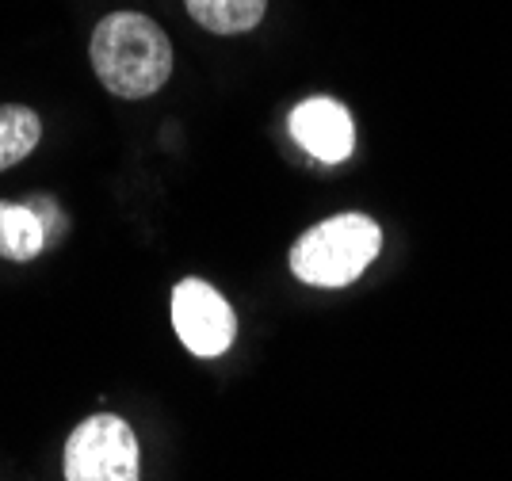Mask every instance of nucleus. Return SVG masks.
<instances>
[{"mask_svg": "<svg viewBox=\"0 0 512 481\" xmlns=\"http://www.w3.org/2000/svg\"><path fill=\"white\" fill-rule=\"evenodd\" d=\"M138 436L123 417L96 413L65 440V481H138Z\"/></svg>", "mask_w": 512, "mask_h": 481, "instance_id": "obj_3", "label": "nucleus"}, {"mask_svg": "<svg viewBox=\"0 0 512 481\" xmlns=\"http://www.w3.org/2000/svg\"><path fill=\"white\" fill-rule=\"evenodd\" d=\"M291 138L299 142L310 157H318L325 165H337L344 161L352 146H356V126L348 107H341L329 96H314V100H302L291 111Z\"/></svg>", "mask_w": 512, "mask_h": 481, "instance_id": "obj_5", "label": "nucleus"}, {"mask_svg": "<svg viewBox=\"0 0 512 481\" xmlns=\"http://www.w3.org/2000/svg\"><path fill=\"white\" fill-rule=\"evenodd\" d=\"M31 207H35V214H39V222H43L46 233H50V241H54V237H58V233L65 230L62 210L54 207V199H31Z\"/></svg>", "mask_w": 512, "mask_h": 481, "instance_id": "obj_9", "label": "nucleus"}, {"mask_svg": "<svg viewBox=\"0 0 512 481\" xmlns=\"http://www.w3.org/2000/svg\"><path fill=\"white\" fill-rule=\"evenodd\" d=\"M172 329L192 356H222L237 336V317L230 302L203 279H184L172 291Z\"/></svg>", "mask_w": 512, "mask_h": 481, "instance_id": "obj_4", "label": "nucleus"}, {"mask_svg": "<svg viewBox=\"0 0 512 481\" xmlns=\"http://www.w3.org/2000/svg\"><path fill=\"white\" fill-rule=\"evenodd\" d=\"M43 138V119L23 104L0 107V172L20 165L23 157H31V149Z\"/></svg>", "mask_w": 512, "mask_h": 481, "instance_id": "obj_8", "label": "nucleus"}, {"mask_svg": "<svg viewBox=\"0 0 512 481\" xmlns=\"http://www.w3.org/2000/svg\"><path fill=\"white\" fill-rule=\"evenodd\" d=\"M50 245V233L31 203H0V260L27 264Z\"/></svg>", "mask_w": 512, "mask_h": 481, "instance_id": "obj_6", "label": "nucleus"}, {"mask_svg": "<svg viewBox=\"0 0 512 481\" xmlns=\"http://www.w3.org/2000/svg\"><path fill=\"white\" fill-rule=\"evenodd\" d=\"M268 0H188L195 23H203L214 35H245L264 20Z\"/></svg>", "mask_w": 512, "mask_h": 481, "instance_id": "obj_7", "label": "nucleus"}, {"mask_svg": "<svg viewBox=\"0 0 512 481\" xmlns=\"http://www.w3.org/2000/svg\"><path fill=\"white\" fill-rule=\"evenodd\" d=\"M383 249V230L367 214H333L291 249V272L310 287H348Z\"/></svg>", "mask_w": 512, "mask_h": 481, "instance_id": "obj_2", "label": "nucleus"}, {"mask_svg": "<svg viewBox=\"0 0 512 481\" xmlns=\"http://www.w3.org/2000/svg\"><path fill=\"white\" fill-rule=\"evenodd\" d=\"M92 69L111 96L146 100L172 73L169 35L142 12H111L92 31Z\"/></svg>", "mask_w": 512, "mask_h": 481, "instance_id": "obj_1", "label": "nucleus"}]
</instances>
